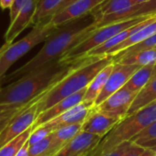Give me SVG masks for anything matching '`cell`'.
I'll return each mask as SVG.
<instances>
[{"label":"cell","mask_w":156,"mask_h":156,"mask_svg":"<svg viewBox=\"0 0 156 156\" xmlns=\"http://www.w3.org/2000/svg\"><path fill=\"white\" fill-rule=\"evenodd\" d=\"M152 16L154 15L133 17V18L126 19V20L114 22V23L106 25L102 27L97 28L93 30L86 38H84L79 44L74 46L70 50H69L60 58V60L67 64H72V62L84 58L90 51L101 46V44L105 43L107 40L116 36L120 32L146 20Z\"/></svg>","instance_id":"obj_5"},{"label":"cell","mask_w":156,"mask_h":156,"mask_svg":"<svg viewBox=\"0 0 156 156\" xmlns=\"http://www.w3.org/2000/svg\"><path fill=\"white\" fill-rule=\"evenodd\" d=\"M36 0H28L23 8L18 12L16 17L10 21L9 27L4 35L5 43L12 44L16 37L27 27L33 25V19L36 13Z\"/></svg>","instance_id":"obj_14"},{"label":"cell","mask_w":156,"mask_h":156,"mask_svg":"<svg viewBox=\"0 0 156 156\" xmlns=\"http://www.w3.org/2000/svg\"><path fill=\"white\" fill-rule=\"evenodd\" d=\"M40 98L16 114L5 128L0 131V148L33 126L38 115V101Z\"/></svg>","instance_id":"obj_8"},{"label":"cell","mask_w":156,"mask_h":156,"mask_svg":"<svg viewBox=\"0 0 156 156\" xmlns=\"http://www.w3.org/2000/svg\"><path fill=\"white\" fill-rule=\"evenodd\" d=\"M86 89H83L80 91H78L77 93H74L61 101H59L58 102L55 103L54 105H52L51 107H49L48 109L41 112L40 113H38L37 117L35 120V122L33 124V129L51 121L52 119L59 116L60 114L64 113L65 112H67L68 110L71 109L72 107L80 104V102L83 101V98L86 92Z\"/></svg>","instance_id":"obj_16"},{"label":"cell","mask_w":156,"mask_h":156,"mask_svg":"<svg viewBox=\"0 0 156 156\" xmlns=\"http://www.w3.org/2000/svg\"><path fill=\"white\" fill-rule=\"evenodd\" d=\"M154 65H149L139 68L124 85L131 91L138 93L152 79Z\"/></svg>","instance_id":"obj_22"},{"label":"cell","mask_w":156,"mask_h":156,"mask_svg":"<svg viewBox=\"0 0 156 156\" xmlns=\"http://www.w3.org/2000/svg\"><path fill=\"white\" fill-rule=\"evenodd\" d=\"M56 28L50 22V17H48L35 24L32 30L23 38L9 44L0 58V84L9 68L34 47L45 41Z\"/></svg>","instance_id":"obj_6"},{"label":"cell","mask_w":156,"mask_h":156,"mask_svg":"<svg viewBox=\"0 0 156 156\" xmlns=\"http://www.w3.org/2000/svg\"><path fill=\"white\" fill-rule=\"evenodd\" d=\"M33 127L28 128L27 131H25L23 133L7 143L6 144L3 145L0 148V156H16L19 149L22 147V145L27 141L29 138L31 133H32Z\"/></svg>","instance_id":"obj_26"},{"label":"cell","mask_w":156,"mask_h":156,"mask_svg":"<svg viewBox=\"0 0 156 156\" xmlns=\"http://www.w3.org/2000/svg\"><path fill=\"white\" fill-rule=\"evenodd\" d=\"M28 0H15L14 4L9 9V16H10V21H12L16 16L18 14V12L23 8V6L27 4Z\"/></svg>","instance_id":"obj_30"},{"label":"cell","mask_w":156,"mask_h":156,"mask_svg":"<svg viewBox=\"0 0 156 156\" xmlns=\"http://www.w3.org/2000/svg\"><path fill=\"white\" fill-rule=\"evenodd\" d=\"M154 156H156V154H154Z\"/></svg>","instance_id":"obj_38"},{"label":"cell","mask_w":156,"mask_h":156,"mask_svg":"<svg viewBox=\"0 0 156 156\" xmlns=\"http://www.w3.org/2000/svg\"><path fill=\"white\" fill-rule=\"evenodd\" d=\"M156 48V34L152 36L151 37L138 43V44H135V45H133V46H132V47H130L128 48H125V49L120 51L116 55L112 56V58H119V57H122V56H124V55H130V54L135 53L137 51L146 49V48Z\"/></svg>","instance_id":"obj_29"},{"label":"cell","mask_w":156,"mask_h":156,"mask_svg":"<svg viewBox=\"0 0 156 156\" xmlns=\"http://www.w3.org/2000/svg\"><path fill=\"white\" fill-rule=\"evenodd\" d=\"M15 0H0V7L2 10L10 9L12 5L14 4Z\"/></svg>","instance_id":"obj_33"},{"label":"cell","mask_w":156,"mask_h":156,"mask_svg":"<svg viewBox=\"0 0 156 156\" xmlns=\"http://www.w3.org/2000/svg\"><path fill=\"white\" fill-rule=\"evenodd\" d=\"M130 142L144 149L156 152V121L135 135Z\"/></svg>","instance_id":"obj_25"},{"label":"cell","mask_w":156,"mask_h":156,"mask_svg":"<svg viewBox=\"0 0 156 156\" xmlns=\"http://www.w3.org/2000/svg\"><path fill=\"white\" fill-rule=\"evenodd\" d=\"M147 15H156V0H148L141 4H136L125 14L124 20Z\"/></svg>","instance_id":"obj_28"},{"label":"cell","mask_w":156,"mask_h":156,"mask_svg":"<svg viewBox=\"0 0 156 156\" xmlns=\"http://www.w3.org/2000/svg\"><path fill=\"white\" fill-rule=\"evenodd\" d=\"M59 59L0 88V131L22 110L42 97L72 67Z\"/></svg>","instance_id":"obj_1"},{"label":"cell","mask_w":156,"mask_h":156,"mask_svg":"<svg viewBox=\"0 0 156 156\" xmlns=\"http://www.w3.org/2000/svg\"><path fill=\"white\" fill-rule=\"evenodd\" d=\"M156 121V101L122 119L86 156H101L135 135Z\"/></svg>","instance_id":"obj_4"},{"label":"cell","mask_w":156,"mask_h":156,"mask_svg":"<svg viewBox=\"0 0 156 156\" xmlns=\"http://www.w3.org/2000/svg\"><path fill=\"white\" fill-rule=\"evenodd\" d=\"M154 101H156V76L153 77L149 82L138 92L128 111L127 115L141 110Z\"/></svg>","instance_id":"obj_21"},{"label":"cell","mask_w":156,"mask_h":156,"mask_svg":"<svg viewBox=\"0 0 156 156\" xmlns=\"http://www.w3.org/2000/svg\"><path fill=\"white\" fill-rule=\"evenodd\" d=\"M121 120V118L101 113L94 107H91L87 118L81 125V131L103 137Z\"/></svg>","instance_id":"obj_15"},{"label":"cell","mask_w":156,"mask_h":156,"mask_svg":"<svg viewBox=\"0 0 156 156\" xmlns=\"http://www.w3.org/2000/svg\"><path fill=\"white\" fill-rule=\"evenodd\" d=\"M138 93L122 87L98 106H93L98 112L109 116L123 119Z\"/></svg>","instance_id":"obj_10"},{"label":"cell","mask_w":156,"mask_h":156,"mask_svg":"<svg viewBox=\"0 0 156 156\" xmlns=\"http://www.w3.org/2000/svg\"><path fill=\"white\" fill-rule=\"evenodd\" d=\"M112 56H87L75 60L70 69L57 81L38 101V113L59 101L87 88L92 79L108 64Z\"/></svg>","instance_id":"obj_3"},{"label":"cell","mask_w":156,"mask_h":156,"mask_svg":"<svg viewBox=\"0 0 156 156\" xmlns=\"http://www.w3.org/2000/svg\"><path fill=\"white\" fill-rule=\"evenodd\" d=\"M91 107L88 106L83 101L80 104L72 107L64 113L59 116L52 119L51 121L35 128L32 130V133L28 138L29 144L32 145L38 141L42 140L46 136H48L50 133L54 132L57 129H59L64 126L83 123L85 119L87 118Z\"/></svg>","instance_id":"obj_7"},{"label":"cell","mask_w":156,"mask_h":156,"mask_svg":"<svg viewBox=\"0 0 156 156\" xmlns=\"http://www.w3.org/2000/svg\"><path fill=\"white\" fill-rule=\"evenodd\" d=\"M141 67L136 65H128L122 63H115L113 69L98 98L96 99L93 106H98L103 102L107 98L112 95L114 92L122 89L133 76V74Z\"/></svg>","instance_id":"obj_11"},{"label":"cell","mask_w":156,"mask_h":156,"mask_svg":"<svg viewBox=\"0 0 156 156\" xmlns=\"http://www.w3.org/2000/svg\"><path fill=\"white\" fill-rule=\"evenodd\" d=\"M64 0H36L37 7L33 26L46 18L51 17Z\"/></svg>","instance_id":"obj_24"},{"label":"cell","mask_w":156,"mask_h":156,"mask_svg":"<svg viewBox=\"0 0 156 156\" xmlns=\"http://www.w3.org/2000/svg\"><path fill=\"white\" fill-rule=\"evenodd\" d=\"M95 29L97 28L91 14L58 27L45 40V44L41 49L23 66L7 76H4L1 83L16 80L31 71L61 58L69 50L86 38Z\"/></svg>","instance_id":"obj_2"},{"label":"cell","mask_w":156,"mask_h":156,"mask_svg":"<svg viewBox=\"0 0 156 156\" xmlns=\"http://www.w3.org/2000/svg\"><path fill=\"white\" fill-rule=\"evenodd\" d=\"M154 76H156V62L155 64H154V74H153V77H154ZM152 77V78H153Z\"/></svg>","instance_id":"obj_37"},{"label":"cell","mask_w":156,"mask_h":156,"mask_svg":"<svg viewBox=\"0 0 156 156\" xmlns=\"http://www.w3.org/2000/svg\"><path fill=\"white\" fill-rule=\"evenodd\" d=\"M156 154L155 151L154 150H150V149H145L141 154H139L138 156H154Z\"/></svg>","instance_id":"obj_34"},{"label":"cell","mask_w":156,"mask_h":156,"mask_svg":"<svg viewBox=\"0 0 156 156\" xmlns=\"http://www.w3.org/2000/svg\"><path fill=\"white\" fill-rule=\"evenodd\" d=\"M154 34H156V16L154 18H153L150 22H148L146 25H144L141 29H139L134 34H133L130 37H128L126 40H124L122 43H121L116 48L112 49L108 53V55L114 56L117 53H119L120 51H122L125 48H128L135 44H138V43L151 37Z\"/></svg>","instance_id":"obj_19"},{"label":"cell","mask_w":156,"mask_h":156,"mask_svg":"<svg viewBox=\"0 0 156 156\" xmlns=\"http://www.w3.org/2000/svg\"><path fill=\"white\" fill-rule=\"evenodd\" d=\"M136 2V4H141V3H144V2H146L148 0H134Z\"/></svg>","instance_id":"obj_36"},{"label":"cell","mask_w":156,"mask_h":156,"mask_svg":"<svg viewBox=\"0 0 156 156\" xmlns=\"http://www.w3.org/2000/svg\"><path fill=\"white\" fill-rule=\"evenodd\" d=\"M101 139V136L80 131L53 156H86Z\"/></svg>","instance_id":"obj_13"},{"label":"cell","mask_w":156,"mask_h":156,"mask_svg":"<svg viewBox=\"0 0 156 156\" xmlns=\"http://www.w3.org/2000/svg\"><path fill=\"white\" fill-rule=\"evenodd\" d=\"M59 150V145L56 143L52 133H50L42 140L30 145L29 156H53Z\"/></svg>","instance_id":"obj_23"},{"label":"cell","mask_w":156,"mask_h":156,"mask_svg":"<svg viewBox=\"0 0 156 156\" xmlns=\"http://www.w3.org/2000/svg\"><path fill=\"white\" fill-rule=\"evenodd\" d=\"M155 16L156 15H154L151 17L147 18L146 20H144V21H143V22H141L139 24H136V25H134V26H133V27H129V28H127V29L120 32L116 36H114L112 38H110L109 40H107L105 43L101 44V46H99L96 48H94L91 51H90L85 57H87V56H106V55H108V53L112 49H113L118 45H120L121 43H122L124 40H126L133 34H134L136 31H138L139 29H141L144 25H146L148 22H150Z\"/></svg>","instance_id":"obj_17"},{"label":"cell","mask_w":156,"mask_h":156,"mask_svg":"<svg viewBox=\"0 0 156 156\" xmlns=\"http://www.w3.org/2000/svg\"><path fill=\"white\" fill-rule=\"evenodd\" d=\"M135 5L134 0H105L90 12L96 28L124 20L125 14Z\"/></svg>","instance_id":"obj_9"},{"label":"cell","mask_w":156,"mask_h":156,"mask_svg":"<svg viewBox=\"0 0 156 156\" xmlns=\"http://www.w3.org/2000/svg\"><path fill=\"white\" fill-rule=\"evenodd\" d=\"M81 125H82V123L68 125V126L61 127V128L57 129L54 132H52V135H53L56 143L59 145L60 149L69 141H70L78 133H80L81 131Z\"/></svg>","instance_id":"obj_27"},{"label":"cell","mask_w":156,"mask_h":156,"mask_svg":"<svg viewBox=\"0 0 156 156\" xmlns=\"http://www.w3.org/2000/svg\"><path fill=\"white\" fill-rule=\"evenodd\" d=\"M105 0H76L63 9L56 12L51 17L50 22L56 27L72 20L80 18L96 8Z\"/></svg>","instance_id":"obj_12"},{"label":"cell","mask_w":156,"mask_h":156,"mask_svg":"<svg viewBox=\"0 0 156 156\" xmlns=\"http://www.w3.org/2000/svg\"><path fill=\"white\" fill-rule=\"evenodd\" d=\"M29 148H30V144L27 139V141L22 145V147L19 149L16 156H29Z\"/></svg>","instance_id":"obj_32"},{"label":"cell","mask_w":156,"mask_h":156,"mask_svg":"<svg viewBox=\"0 0 156 156\" xmlns=\"http://www.w3.org/2000/svg\"><path fill=\"white\" fill-rule=\"evenodd\" d=\"M131 144V142H125V143H122V144H120L119 146H117L116 148H114L112 151L103 154L101 156H123L125 152L127 151V149L129 148Z\"/></svg>","instance_id":"obj_31"},{"label":"cell","mask_w":156,"mask_h":156,"mask_svg":"<svg viewBox=\"0 0 156 156\" xmlns=\"http://www.w3.org/2000/svg\"><path fill=\"white\" fill-rule=\"evenodd\" d=\"M113 61L115 63L136 65L139 67L154 65L156 62V48H146L130 55H124L113 58Z\"/></svg>","instance_id":"obj_20"},{"label":"cell","mask_w":156,"mask_h":156,"mask_svg":"<svg viewBox=\"0 0 156 156\" xmlns=\"http://www.w3.org/2000/svg\"><path fill=\"white\" fill-rule=\"evenodd\" d=\"M114 67V61L108 64L106 67H104L90 82V84L87 86L86 92L83 98V102L86 103L90 107H93L94 102L101 90H103L112 69Z\"/></svg>","instance_id":"obj_18"},{"label":"cell","mask_w":156,"mask_h":156,"mask_svg":"<svg viewBox=\"0 0 156 156\" xmlns=\"http://www.w3.org/2000/svg\"><path fill=\"white\" fill-rule=\"evenodd\" d=\"M8 45H9L8 43H5V44L0 48V58H1V57H2V55L4 54V52H5V50L6 49V48L8 47Z\"/></svg>","instance_id":"obj_35"}]
</instances>
